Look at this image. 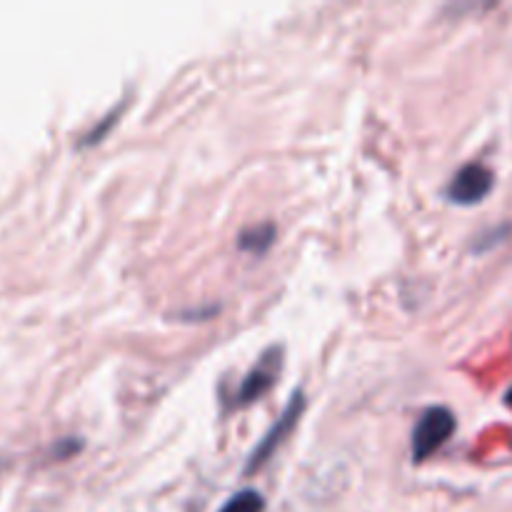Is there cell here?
<instances>
[{
  "label": "cell",
  "instance_id": "7a4b0ae2",
  "mask_svg": "<svg viewBox=\"0 0 512 512\" xmlns=\"http://www.w3.org/2000/svg\"><path fill=\"white\" fill-rule=\"evenodd\" d=\"M303 413H305V393L303 390H295V393L290 395L285 410L280 413V418L273 423V428L263 435L258 448L250 453L248 465H245V473H255V470H260L275 453H278V448L290 438V433L295 430L298 420L303 418Z\"/></svg>",
  "mask_w": 512,
  "mask_h": 512
},
{
  "label": "cell",
  "instance_id": "52a82bcc",
  "mask_svg": "<svg viewBox=\"0 0 512 512\" xmlns=\"http://www.w3.org/2000/svg\"><path fill=\"white\" fill-rule=\"evenodd\" d=\"M505 405H508V408L512 410V385H510L508 393H505Z\"/></svg>",
  "mask_w": 512,
  "mask_h": 512
},
{
  "label": "cell",
  "instance_id": "6da1fadb",
  "mask_svg": "<svg viewBox=\"0 0 512 512\" xmlns=\"http://www.w3.org/2000/svg\"><path fill=\"white\" fill-rule=\"evenodd\" d=\"M455 415L445 405H433L420 415L418 425L413 430V460L423 463L430 455L438 453L455 433Z\"/></svg>",
  "mask_w": 512,
  "mask_h": 512
},
{
  "label": "cell",
  "instance_id": "5b68a950",
  "mask_svg": "<svg viewBox=\"0 0 512 512\" xmlns=\"http://www.w3.org/2000/svg\"><path fill=\"white\" fill-rule=\"evenodd\" d=\"M273 240H275V225L260 223V225H253V228H245L243 233H240L238 245L243 250H248V253H263V250H268L270 245H273Z\"/></svg>",
  "mask_w": 512,
  "mask_h": 512
},
{
  "label": "cell",
  "instance_id": "277c9868",
  "mask_svg": "<svg viewBox=\"0 0 512 512\" xmlns=\"http://www.w3.org/2000/svg\"><path fill=\"white\" fill-rule=\"evenodd\" d=\"M280 368H283V350L270 348L265 350L263 358L255 363V368L250 370L243 378L240 388L235 390L233 403L235 405H250L255 400H260L263 395H268L273 390V385L278 383Z\"/></svg>",
  "mask_w": 512,
  "mask_h": 512
},
{
  "label": "cell",
  "instance_id": "3957f363",
  "mask_svg": "<svg viewBox=\"0 0 512 512\" xmlns=\"http://www.w3.org/2000/svg\"><path fill=\"white\" fill-rule=\"evenodd\" d=\"M493 185L495 175L488 165L468 163L453 175L445 195H448L450 203L455 205H478L480 200H485L493 193Z\"/></svg>",
  "mask_w": 512,
  "mask_h": 512
},
{
  "label": "cell",
  "instance_id": "8992f818",
  "mask_svg": "<svg viewBox=\"0 0 512 512\" xmlns=\"http://www.w3.org/2000/svg\"><path fill=\"white\" fill-rule=\"evenodd\" d=\"M265 500L263 495L255 493V490H240L235 493L228 503L220 508V512H263Z\"/></svg>",
  "mask_w": 512,
  "mask_h": 512
}]
</instances>
